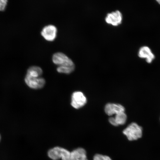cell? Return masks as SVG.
<instances>
[{
  "mask_svg": "<svg viewBox=\"0 0 160 160\" xmlns=\"http://www.w3.org/2000/svg\"><path fill=\"white\" fill-rule=\"evenodd\" d=\"M7 3L8 0H0V11L5 10Z\"/></svg>",
  "mask_w": 160,
  "mask_h": 160,
  "instance_id": "15",
  "label": "cell"
},
{
  "mask_svg": "<svg viewBox=\"0 0 160 160\" xmlns=\"http://www.w3.org/2000/svg\"><path fill=\"white\" fill-rule=\"evenodd\" d=\"M1 134H0V142H1Z\"/></svg>",
  "mask_w": 160,
  "mask_h": 160,
  "instance_id": "18",
  "label": "cell"
},
{
  "mask_svg": "<svg viewBox=\"0 0 160 160\" xmlns=\"http://www.w3.org/2000/svg\"><path fill=\"white\" fill-rule=\"evenodd\" d=\"M57 29L55 26L49 25L43 28L41 35L48 41H53L57 37Z\"/></svg>",
  "mask_w": 160,
  "mask_h": 160,
  "instance_id": "6",
  "label": "cell"
},
{
  "mask_svg": "<svg viewBox=\"0 0 160 160\" xmlns=\"http://www.w3.org/2000/svg\"><path fill=\"white\" fill-rule=\"evenodd\" d=\"M71 152L67 149L60 147H55L49 150L48 155L52 160H68Z\"/></svg>",
  "mask_w": 160,
  "mask_h": 160,
  "instance_id": "2",
  "label": "cell"
},
{
  "mask_svg": "<svg viewBox=\"0 0 160 160\" xmlns=\"http://www.w3.org/2000/svg\"><path fill=\"white\" fill-rule=\"evenodd\" d=\"M87 98L81 92L77 91L72 95L71 105L76 109L81 108L87 103Z\"/></svg>",
  "mask_w": 160,
  "mask_h": 160,
  "instance_id": "5",
  "label": "cell"
},
{
  "mask_svg": "<svg viewBox=\"0 0 160 160\" xmlns=\"http://www.w3.org/2000/svg\"><path fill=\"white\" fill-rule=\"evenodd\" d=\"M156 1H157L160 5V0H156Z\"/></svg>",
  "mask_w": 160,
  "mask_h": 160,
  "instance_id": "17",
  "label": "cell"
},
{
  "mask_svg": "<svg viewBox=\"0 0 160 160\" xmlns=\"http://www.w3.org/2000/svg\"><path fill=\"white\" fill-rule=\"evenodd\" d=\"M52 61L55 64L60 66L73 67L75 66L73 62L65 54L62 52H57L53 56Z\"/></svg>",
  "mask_w": 160,
  "mask_h": 160,
  "instance_id": "4",
  "label": "cell"
},
{
  "mask_svg": "<svg viewBox=\"0 0 160 160\" xmlns=\"http://www.w3.org/2000/svg\"><path fill=\"white\" fill-rule=\"evenodd\" d=\"M24 82L29 88L33 90H38L43 88L46 83L45 80L43 78L31 77L25 76Z\"/></svg>",
  "mask_w": 160,
  "mask_h": 160,
  "instance_id": "3",
  "label": "cell"
},
{
  "mask_svg": "<svg viewBox=\"0 0 160 160\" xmlns=\"http://www.w3.org/2000/svg\"><path fill=\"white\" fill-rule=\"evenodd\" d=\"M68 160H88L87 152L82 148H78L71 152Z\"/></svg>",
  "mask_w": 160,
  "mask_h": 160,
  "instance_id": "10",
  "label": "cell"
},
{
  "mask_svg": "<svg viewBox=\"0 0 160 160\" xmlns=\"http://www.w3.org/2000/svg\"><path fill=\"white\" fill-rule=\"evenodd\" d=\"M123 133L128 141H137L142 137V128L137 123H132L123 130Z\"/></svg>",
  "mask_w": 160,
  "mask_h": 160,
  "instance_id": "1",
  "label": "cell"
},
{
  "mask_svg": "<svg viewBox=\"0 0 160 160\" xmlns=\"http://www.w3.org/2000/svg\"><path fill=\"white\" fill-rule=\"evenodd\" d=\"M138 56L141 58L146 59L148 63H151L155 58L151 50L147 47H143L140 49Z\"/></svg>",
  "mask_w": 160,
  "mask_h": 160,
  "instance_id": "9",
  "label": "cell"
},
{
  "mask_svg": "<svg viewBox=\"0 0 160 160\" xmlns=\"http://www.w3.org/2000/svg\"><path fill=\"white\" fill-rule=\"evenodd\" d=\"M122 16L119 11L108 14L105 18L106 22L113 26H118L122 23Z\"/></svg>",
  "mask_w": 160,
  "mask_h": 160,
  "instance_id": "7",
  "label": "cell"
},
{
  "mask_svg": "<svg viewBox=\"0 0 160 160\" xmlns=\"http://www.w3.org/2000/svg\"><path fill=\"white\" fill-rule=\"evenodd\" d=\"M124 107L119 104L109 103L106 105L105 107V112L109 116L117 114L122 112H125Z\"/></svg>",
  "mask_w": 160,
  "mask_h": 160,
  "instance_id": "8",
  "label": "cell"
},
{
  "mask_svg": "<svg viewBox=\"0 0 160 160\" xmlns=\"http://www.w3.org/2000/svg\"><path fill=\"white\" fill-rule=\"evenodd\" d=\"M114 118L118 126L125 124L127 121V117L125 112H122L116 114Z\"/></svg>",
  "mask_w": 160,
  "mask_h": 160,
  "instance_id": "12",
  "label": "cell"
},
{
  "mask_svg": "<svg viewBox=\"0 0 160 160\" xmlns=\"http://www.w3.org/2000/svg\"><path fill=\"white\" fill-rule=\"evenodd\" d=\"M93 160H112L109 156L97 154L93 157Z\"/></svg>",
  "mask_w": 160,
  "mask_h": 160,
  "instance_id": "14",
  "label": "cell"
},
{
  "mask_svg": "<svg viewBox=\"0 0 160 160\" xmlns=\"http://www.w3.org/2000/svg\"><path fill=\"white\" fill-rule=\"evenodd\" d=\"M42 74L43 70L41 68L33 66L27 69L26 76L31 77H41Z\"/></svg>",
  "mask_w": 160,
  "mask_h": 160,
  "instance_id": "11",
  "label": "cell"
},
{
  "mask_svg": "<svg viewBox=\"0 0 160 160\" xmlns=\"http://www.w3.org/2000/svg\"><path fill=\"white\" fill-rule=\"evenodd\" d=\"M109 122L111 125L115 126V127H117V125L115 121V120L114 118L111 117L109 118Z\"/></svg>",
  "mask_w": 160,
  "mask_h": 160,
  "instance_id": "16",
  "label": "cell"
},
{
  "mask_svg": "<svg viewBox=\"0 0 160 160\" xmlns=\"http://www.w3.org/2000/svg\"><path fill=\"white\" fill-rule=\"evenodd\" d=\"M75 66L73 67H67V66H60L57 68V71L60 73L70 74L74 71Z\"/></svg>",
  "mask_w": 160,
  "mask_h": 160,
  "instance_id": "13",
  "label": "cell"
}]
</instances>
